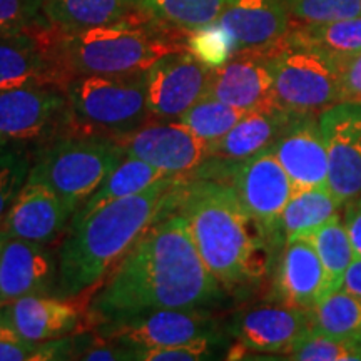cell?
Wrapping results in <instances>:
<instances>
[{
    "mask_svg": "<svg viewBox=\"0 0 361 361\" xmlns=\"http://www.w3.org/2000/svg\"><path fill=\"white\" fill-rule=\"evenodd\" d=\"M218 24L243 49H266L278 44L290 30L286 0H228Z\"/></svg>",
    "mask_w": 361,
    "mask_h": 361,
    "instance_id": "20",
    "label": "cell"
},
{
    "mask_svg": "<svg viewBox=\"0 0 361 361\" xmlns=\"http://www.w3.org/2000/svg\"><path fill=\"white\" fill-rule=\"evenodd\" d=\"M293 17L303 24L353 19L361 16V0H286Z\"/></svg>",
    "mask_w": 361,
    "mask_h": 361,
    "instance_id": "37",
    "label": "cell"
},
{
    "mask_svg": "<svg viewBox=\"0 0 361 361\" xmlns=\"http://www.w3.org/2000/svg\"><path fill=\"white\" fill-rule=\"evenodd\" d=\"M286 39L336 59L353 56L361 52V16L324 24L298 25L288 30Z\"/></svg>",
    "mask_w": 361,
    "mask_h": 361,
    "instance_id": "29",
    "label": "cell"
},
{
    "mask_svg": "<svg viewBox=\"0 0 361 361\" xmlns=\"http://www.w3.org/2000/svg\"><path fill=\"white\" fill-rule=\"evenodd\" d=\"M276 101L295 116L322 114L341 102L340 62L318 49L286 39L271 45Z\"/></svg>",
    "mask_w": 361,
    "mask_h": 361,
    "instance_id": "7",
    "label": "cell"
},
{
    "mask_svg": "<svg viewBox=\"0 0 361 361\" xmlns=\"http://www.w3.org/2000/svg\"><path fill=\"white\" fill-rule=\"evenodd\" d=\"M99 335L129 348H157L219 333L204 310H159L152 313L102 323Z\"/></svg>",
    "mask_w": 361,
    "mask_h": 361,
    "instance_id": "13",
    "label": "cell"
},
{
    "mask_svg": "<svg viewBox=\"0 0 361 361\" xmlns=\"http://www.w3.org/2000/svg\"><path fill=\"white\" fill-rule=\"evenodd\" d=\"M51 25L42 0H0V35L39 32Z\"/></svg>",
    "mask_w": 361,
    "mask_h": 361,
    "instance_id": "36",
    "label": "cell"
},
{
    "mask_svg": "<svg viewBox=\"0 0 361 361\" xmlns=\"http://www.w3.org/2000/svg\"><path fill=\"white\" fill-rule=\"evenodd\" d=\"M226 345L221 333H213L196 340L157 348H134V360L142 361H200L218 358Z\"/></svg>",
    "mask_w": 361,
    "mask_h": 361,
    "instance_id": "34",
    "label": "cell"
},
{
    "mask_svg": "<svg viewBox=\"0 0 361 361\" xmlns=\"http://www.w3.org/2000/svg\"><path fill=\"white\" fill-rule=\"evenodd\" d=\"M284 109L251 111L219 141L209 144V157L224 161H243L271 147L291 117Z\"/></svg>",
    "mask_w": 361,
    "mask_h": 361,
    "instance_id": "23",
    "label": "cell"
},
{
    "mask_svg": "<svg viewBox=\"0 0 361 361\" xmlns=\"http://www.w3.org/2000/svg\"><path fill=\"white\" fill-rule=\"evenodd\" d=\"M341 79V102L361 106V52L338 59Z\"/></svg>",
    "mask_w": 361,
    "mask_h": 361,
    "instance_id": "39",
    "label": "cell"
},
{
    "mask_svg": "<svg viewBox=\"0 0 361 361\" xmlns=\"http://www.w3.org/2000/svg\"><path fill=\"white\" fill-rule=\"evenodd\" d=\"M274 290L281 303L310 310L329 293L324 268L314 247L305 238L284 243Z\"/></svg>",
    "mask_w": 361,
    "mask_h": 361,
    "instance_id": "22",
    "label": "cell"
},
{
    "mask_svg": "<svg viewBox=\"0 0 361 361\" xmlns=\"http://www.w3.org/2000/svg\"><path fill=\"white\" fill-rule=\"evenodd\" d=\"M343 290H346L356 300L361 301V256H355L350 268L346 269L345 279H343Z\"/></svg>",
    "mask_w": 361,
    "mask_h": 361,
    "instance_id": "41",
    "label": "cell"
},
{
    "mask_svg": "<svg viewBox=\"0 0 361 361\" xmlns=\"http://www.w3.org/2000/svg\"><path fill=\"white\" fill-rule=\"evenodd\" d=\"M0 313L25 341L44 343L72 335L82 324L75 305L62 298L27 295L0 306Z\"/></svg>",
    "mask_w": 361,
    "mask_h": 361,
    "instance_id": "21",
    "label": "cell"
},
{
    "mask_svg": "<svg viewBox=\"0 0 361 361\" xmlns=\"http://www.w3.org/2000/svg\"><path fill=\"white\" fill-rule=\"evenodd\" d=\"M71 123L62 85H30L0 90V142L25 144L52 139Z\"/></svg>",
    "mask_w": 361,
    "mask_h": 361,
    "instance_id": "8",
    "label": "cell"
},
{
    "mask_svg": "<svg viewBox=\"0 0 361 361\" xmlns=\"http://www.w3.org/2000/svg\"><path fill=\"white\" fill-rule=\"evenodd\" d=\"M223 284L207 269L178 211L162 214L121 259L94 296L90 318L99 324L159 310H207L224 300Z\"/></svg>",
    "mask_w": 361,
    "mask_h": 361,
    "instance_id": "1",
    "label": "cell"
},
{
    "mask_svg": "<svg viewBox=\"0 0 361 361\" xmlns=\"http://www.w3.org/2000/svg\"><path fill=\"white\" fill-rule=\"evenodd\" d=\"M180 178L164 176L144 191L112 201L71 223L57 258L54 295L71 300L96 286L149 226L168 213Z\"/></svg>",
    "mask_w": 361,
    "mask_h": 361,
    "instance_id": "3",
    "label": "cell"
},
{
    "mask_svg": "<svg viewBox=\"0 0 361 361\" xmlns=\"http://www.w3.org/2000/svg\"><path fill=\"white\" fill-rule=\"evenodd\" d=\"M271 151L290 176L295 192L328 188V151L316 116H293Z\"/></svg>",
    "mask_w": 361,
    "mask_h": 361,
    "instance_id": "18",
    "label": "cell"
},
{
    "mask_svg": "<svg viewBox=\"0 0 361 361\" xmlns=\"http://www.w3.org/2000/svg\"><path fill=\"white\" fill-rule=\"evenodd\" d=\"M47 20L59 30H82L134 16L133 0H42Z\"/></svg>",
    "mask_w": 361,
    "mask_h": 361,
    "instance_id": "25",
    "label": "cell"
},
{
    "mask_svg": "<svg viewBox=\"0 0 361 361\" xmlns=\"http://www.w3.org/2000/svg\"><path fill=\"white\" fill-rule=\"evenodd\" d=\"M57 261L47 245L27 241L0 229V301L54 293Z\"/></svg>",
    "mask_w": 361,
    "mask_h": 361,
    "instance_id": "16",
    "label": "cell"
},
{
    "mask_svg": "<svg viewBox=\"0 0 361 361\" xmlns=\"http://www.w3.org/2000/svg\"><path fill=\"white\" fill-rule=\"evenodd\" d=\"M126 157H135L166 174L194 173L209 157L207 142L191 133L179 121L142 126L119 137Z\"/></svg>",
    "mask_w": 361,
    "mask_h": 361,
    "instance_id": "14",
    "label": "cell"
},
{
    "mask_svg": "<svg viewBox=\"0 0 361 361\" xmlns=\"http://www.w3.org/2000/svg\"><path fill=\"white\" fill-rule=\"evenodd\" d=\"M69 78L52 51V25L39 32L0 35V90L62 85Z\"/></svg>",
    "mask_w": 361,
    "mask_h": 361,
    "instance_id": "15",
    "label": "cell"
},
{
    "mask_svg": "<svg viewBox=\"0 0 361 361\" xmlns=\"http://www.w3.org/2000/svg\"><path fill=\"white\" fill-rule=\"evenodd\" d=\"M186 30L162 24L141 12L112 24L82 30L52 25V51L67 78L144 72L173 52L188 51Z\"/></svg>",
    "mask_w": 361,
    "mask_h": 361,
    "instance_id": "4",
    "label": "cell"
},
{
    "mask_svg": "<svg viewBox=\"0 0 361 361\" xmlns=\"http://www.w3.org/2000/svg\"><path fill=\"white\" fill-rule=\"evenodd\" d=\"M228 0H133L137 12L186 32L216 24Z\"/></svg>",
    "mask_w": 361,
    "mask_h": 361,
    "instance_id": "28",
    "label": "cell"
},
{
    "mask_svg": "<svg viewBox=\"0 0 361 361\" xmlns=\"http://www.w3.org/2000/svg\"><path fill=\"white\" fill-rule=\"evenodd\" d=\"M164 176L173 174H166L164 171L157 169L141 159H135V157H124L107 174V178L99 184L96 191L84 201V204L75 209L71 223L82 219L84 216L99 209V207L109 204L112 201L144 191V189H147L151 184H154L156 180L164 178Z\"/></svg>",
    "mask_w": 361,
    "mask_h": 361,
    "instance_id": "26",
    "label": "cell"
},
{
    "mask_svg": "<svg viewBox=\"0 0 361 361\" xmlns=\"http://www.w3.org/2000/svg\"><path fill=\"white\" fill-rule=\"evenodd\" d=\"M313 331L335 340L361 343V301L346 290L328 293L308 310Z\"/></svg>",
    "mask_w": 361,
    "mask_h": 361,
    "instance_id": "27",
    "label": "cell"
},
{
    "mask_svg": "<svg viewBox=\"0 0 361 361\" xmlns=\"http://www.w3.org/2000/svg\"><path fill=\"white\" fill-rule=\"evenodd\" d=\"M328 151V188L341 204L361 196V106L340 102L319 114Z\"/></svg>",
    "mask_w": 361,
    "mask_h": 361,
    "instance_id": "12",
    "label": "cell"
},
{
    "mask_svg": "<svg viewBox=\"0 0 361 361\" xmlns=\"http://www.w3.org/2000/svg\"><path fill=\"white\" fill-rule=\"evenodd\" d=\"M228 184L236 191L251 218L279 241V216L295 194V188L271 147L234 162Z\"/></svg>",
    "mask_w": 361,
    "mask_h": 361,
    "instance_id": "9",
    "label": "cell"
},
{
    "mask_svg": "<svg viewBox=\"0 0 361 361\" xmlns=\"http://www.w3.org/2000/svg\"><path fill=\"white\" fill-rule=\"evenodd\" d=\"M310 328L308 310L281 303L243 311L234 316L229 331L246 351L286 353Z\"/></svg>",
    "mask_w": 361,
    "mask_h": 361,
    "instance_id": "19",
    "label": "cell"
},
{
    "mask_svg": "<svg viewBox=\"0 0 361 361\" xmlns=\"http://www.w3.org/2000/svg\"><path fill=\"white\" fill-rule=\"evenodd\" d=\"M30 156L22 144L0 142V223L29 179Z\"/></svg>",
    "mask_w": 361,
    "mask_h": 361,
    "instance_id": "32",
    "label": "cell"
},
{
    "mask_svg": "<svg viewBox=\"0 0 361 361\" xmlns=\"http://www.w3.org/2000/svg\"><path fill=\"white\" fill-rule=\"evenodd\" d=\"M124 157L123 144L111 135H62L42 149L27 180L51 188L79 207Z\"/></svg>",
    "mask_w": 361,
    "mask_h": 361,
    "instance_id": "6",
    "label": "cell"
},
{
    "mask_svg": "<svg viewBox=\"0 0 361 361\" xmlns=\"http://www.w3.org/2000/svg\"><path fill=\"white\" fill-rule=\"evenodd\" d=\"M343 204L329 188H313L298 191L288 202L278 221V238L284 243L310 236L316 229L340 218Z\"/></svg>",
    "mask_w": 361,
    "mask_h": 361,
    "instance_id": "24",
    "label": "cell"
},
{
    "mask_svg": "<svg viewBox=\"0 0 361 361\" xmlns=\"http://www.w3.org/2000/svg\"><path fill=\"white\" fill-rule=\"evenodd\" d=\"M78 204L51 188L27 180L8 209L0 229L27 241L52 245L72 221Z\"/></svg>",
    "mask_w": 361,
    "mask_h": 361,
    "instance_id": "17",
    "label": "cell"
},
{
    "mask_svg": "<svg viewBox=\"0 0 361 361\" xmlns=\"http://www.w3.org/2000/svg\"><path fill=\"white\" fill-rule=\"evenodd\" d=\"M35 348L37 343L25 341L0 313V361H27Z\"/></svg>",
    "mask_w": 361,
    "mask_h": 361,
    "instance_id": "38",
    "label": "cell"
},
{
    "mask_svg": "<svg viewBox=\"0 0 361 361\" xmlns=\"http://www.w3.org/2000/svg\"><path fill=\"white\" fill-rule=\"evenodd\" d=\"M245 114L246 112L234 109L213 97H202L176 121L186 126L209 146L224 137Z\"/></svg>",
    "mask_w": 361,
    "mask_h": 361,
    "instance_id": "31",
    "label": "cell"
},
{
    "mask_svg": "<svg viewBox=\"0 0 361 361\" xmlns=\"http://www.w3.org/2000/svg\"><path fill=\"white\" fill-rule=\"evenodd\" d=\"M188 51L204 66L216 69L231 59L236 52V44L231 34L216 22L189 32Z\"/></svg>",
    "mask_w": 361,
    "mask_h": 361,
    "instance_id": "35",
    "label": "cell"
},
{
    "mask_svg": "<svg viewBox=\"0 0 361 361\" xmlns=\"http://www.w3.org/2000/svg\"><path fill=\"white\" fill-rule=\"evenodd\" d=\"M211 67L189 51L161 57L146 71L147 107L151 119L176 121L206 97Z\"/></svg>",
    "mask_w": 361,
    "mask_h": 361,
    "instance_id": "11",
    "label": "cell"
},
{
    "mask_svg": "<svg viewBox=\"0 0 361 361\" xmlns=\"http://www.w3.org/2000/svg\"><path fill=\"white\" fill-rule=\"evenodd\" d=\"M71 123L82 133L123 137L151 119L146 71L123 75H75L66 84Z\"/></svg>",
    "mask_w": 361,
    "mask_h": 361,
    "instance_id": "5",
    "label": "cell"
},
{
    "mask_svg": "<svg viewBox=\"0 0 361 361\" xmlns=\"http://www.w3.org/2000/svg\"><path fill=\"white\" fill-rule=\"evenodd\" d=\"M288 360L298 361H361V343L335 340L308 329L286 351Z\"/></svg>",
    "mask_w": 361,
    "mask_h": 361,
    "instance_id": "33",
    "label": "cell"
},
{
    "mask_svg": "<svg viewBox=\"0 0 361 361\" xmlns=\"http://www.w3.org/2000/svg\"><path fill=\"white\" fill-rule=\"evenodd\" d=\"M346 209V229H348L355 255L361 256V196L348 202Z\"/></svg>",
    "mask_w": 361,
    "mask_h": 361,
    "instance_id": "40",
    "label": "cell"
},
{
    "mask_svg": "<svg viewBox=\"0 0 361 361\" xmlns=\"http://www.w3.org/2000/svg\"><path fill=\"white\" fill-rule=\"evenodd\" d=\"M206 97L243 112L283 109L274 94L269 47L236 51L228 62L211 69Z\"/></svg>",
    "mask_w": 361,
    "mask_h": 361,
    "instance_id": "10",
    "label": "cell"
},
{
    "mask_svg": "<svg viewBox=\"0 0 361 361\" xmlns=\"http://www.w3.org/2000/svg\"><path fill=\"white\" fill-rule=\"evenodd\" d=\"M188 219L197 251L223 286L258 281L271 266L278 239L243 207L231 184L216 179H179L169 202Z\"/></svg>",
    "mask_w": 361,
    "mask_h": 361,
    "instance_id": "2",
    "label": "cell"
},
{
    "mask_svg": "<svg viewBox=\"0 0 361 361\" xmlns=\"http://www.w3.org/2000/svg\"><path fill=\"white\" fill-rule=\"evenodd\" d=\"M314 247L316 255L322 261L324 273H326L329 293L341 290L343 279L351 261L355 259V250L346 226L340 223V218L329 221L305 238Z\"/></svg>",
    "mask_w": 361,
    "mask_h": 361,
    "instance_id": "30",
    "label": "cell"
}]
</instances>
